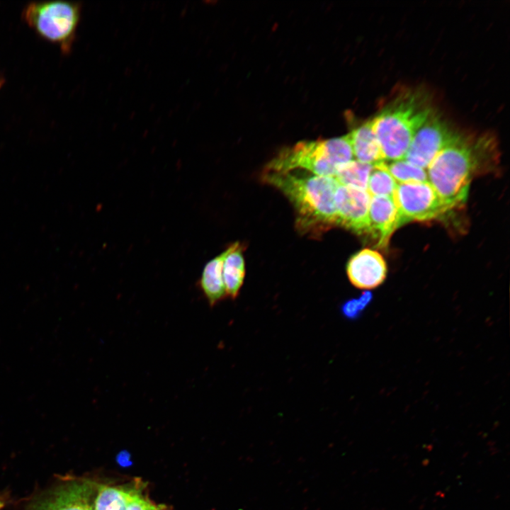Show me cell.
I'll return each instance as SVG.
<instances>
[{"label":"cell","mask_w":510,"mask_h":510,"mask_svg":"<svg viewBox=\"0 0 510 510\" xmlns=\"http://www.w3.org/2000/svg\"><path fill=\"white\" fill-rule=\"evenodd\" d=\"M497 149L492 135L459 132L430 163L429 183L449 210L465 203L472 177L497 159Z\"/></svg>","instance_id":"obj_1"},{"label":"cell","mask_w":510,"mask_h":510,"mask_svg":"<svg viewBox=\"0 0 510 510\" xmlns=\"http://www.w3.org/2000/svg\"><path fill=\"white\" fill-rule=\"evenodd\" d=\"M264 180L280 190L298 212V227L324 231L336 225L334 196L339 183L334 177L307 174L264 172Z\"/></svg>","instance_id":"obj_2"},{"label":"cell","mask_w":510,"mask_h":510,"mask_svg":"<svg viewBox=\"0 0 510 510\" xmlns=\"http://www.w3.org/2000/svg\"><path fill=\"white\" fill-rule=\"evenodd\" d=\"M433 108L425 93L402 91L373 118L374 130L384 159H403L412 139Z\"/></svg>","instance_id":"obj_3"},{"label":"cell","mask_w":510,"mask_h":510,"mask_svg":"<svg viewBox=\"0 0 510 510\" xmlns=\"http://www.w3.org/2000/svg\"><path fill=\"white\" fill-rule=\"evenodd\" d=\"M78 2L50 1L29 3L23 11L25 22L42 38L60 46L68 53L80 21Z\"/></svg>","instance_id":"obj_4"},{"label":"cell","mask_w":510,"mask_h":510,"mask_svg":"<svg viewBox=\"0 0 510 510\" xmlns=\"http://www.w3.org/2000/svg\"><path fill=\"white\" fill-rule=\"evenodd\" d=\"M336 168L324 140L300 142L283 149L268 164L264 172L284 173L300 169L317 176L334 178Z\"/></svg>","instance_id":"obj_5"},{"label":"cell","mask_w":510,"mask_h":510,"mask_svg":"<svg viewBox=\"0 0 510 510\" xmlns=\"http://www.w3.org/2000/svg\"><path fill=\"white\" fill-rule=\"evenodd\" d=\"M458 132L433 109L414 135L403 159L422 169L428 167Z\"/></svg>","instance_id":"obj_6"},{"label":"cell","mask_w":510,"mask_h":510,"mask_svg":"<svg viewBox=\"0 0 510 510\" xmlns=\"http://www.w3.org/2000/svg\"><path fill=\"white\" fill-rule=\"evenodd\" d=\"M392 197L402 224L433 220L449 210L428 181L399 183Z\"/></svg>","instance_id":"obj_7"},{"label":"cell","mask_w":510,"mask_h":510,"mask_svg":"<svg viewBox=\"0 0 510 510\" xmlns=\"http://www.w3.org/2000/svg\"><path fill=\"white\" fill-rule=\"evenodd\" d=\"M370 199L366 189L339 184L334 196L336 225L357 234H368Z\"/></svg>","instance_id":"obj_8"},{"label":"cell","mask_w":510,"mask_h":510,"mask_svg":"<svg viewBox=\"0 0 510 510\" xmlns=\"http://www.w3.org/2000/svg\"><path fill=\"white\" fill-rule=\"evenodd\" d=\"M387 264L377 251L363 249L353 254L346 265V273L352 285L359 289H373L386 278Z\"/></svg>","instance_id":"obj_9"},{"label":"cell","mask_w":510,"mask_h":510,"mask_svg":"<svg viewBox=\"0 0 510 510\" xmlns=\"http://www.w3.org/2000/svg\"><path fill=\"white\" fill-rule=\"evenodd\" d=\"M402 225L393 197L371 196L368 210V231L377 240V246L385 249L392 233Z\"/></svg>","instance_id":"obj_10"},{"label":"cell","mask_w":510,"mask_h":510,"mask_svg":"<svg viewBox=\"0 0 510 510\" xmlns=\"http://www.w3.org/2000/svg\"><path fill=\"white\" fill-rule=\"evenodd\" d=\"M94 489L91 482H74L40 500L33 510H93Z\"/></svg>","instance_id":"obj_11"},{"label":"cell","mask_w":510,"mask_h":510,"mask_svg":"<svg viewBox=\"0 0 510 510\" xmlns=\"http://www.w3.org/2000/svg\"><path fill=\"white\" fill-rule=\"evenodd\" d=\"M348 134L357 161L371 165L384 162L373 119L368 120Z\"/></svg>","instance_id":"obj_12"},{"label":"cell","mask_w":510,"mask_h":510,"mask_svg":"<svg viewBox=\"0 0 510 510\" xmlns=\"http://www.w3.org/2000/svg\"><path fill=\"white\" fill-rule=\"evenodd\" d=\"M228 247L206 263L198 280V286L210 307L216 305L227 296L222 277L223 263Z\"/></svg>","instance_id":"obj_13"},{"label":"cell","mask_w":510,"mask_h":510,"mask_svg":"<svg viewBox=\"0 0 510 510\" xmlns=\"http://www.w3.org/2000/svg\"><path fill=\"white\" fill-rule=\"evenodd\" d=\"M244 246L237 242L228 246V252L225 258L222 277L226 295L235 299L243 285L245 276V265L243 256Z\"/></svg>","instance_id":"obj_14"},{"label":"cell","mask_w":510,"mask_h":510,"mask_svg":"<svg viewBox=\"0 0 510 510\" xmlns=\"http://www.w3.org/2000/svg\"><path fill=\"white\" fill-rule=\"evenodd\" d=\"M132 489L125 486H97L93 510H126Z\"/></svg>","instance_id":"obj_15"},{"label":"cell","mask_w":510,"mask_h":510,"mask_svg":"<svg viewBox=\"0 0 510 510\" xmlns=\"http://www.w3.org/2000/svg\"><path fill=\"white\" fill-rule=\"evenodd\" d=\"M373 166L352 160L336 168L335 178L339 184L367 190Z\"/></svg>","instance_id":"obj_16"},{"label":"cell","mask_w":510,"mask_h":510,"mask_svg":"<svg viewBox=\"0 0 510 510\" xmlns=\"http://www.w3.org/2000/svg\"><path fill=\"white\" fill-rule=\"evenodd\" d=\"M373 166L367 191L373 196L392 197L397 184L390 174L387 164L382 162Z\"/></svg>","instance_id":"obj_17"},{"label":"cell","mask_w":510,"mask_h":510,"mask_svg":"<svg viewBox=\"0 0 510 510\" xmlns=\"http://www.w3.org/2000/svg\"><path fill=\"white\" fill-rule=\"evenodd\" d=\"M387 167L394 179L400 183L428 181V176L424 169L404 159L393 161L387 164Z\"/></svg>","instance_id":"obj_18"},{"label":"cell","mask_w":510,"mask_h":510,"mask_svg":"<svg viewBox=\"0 0 510 510\" xmlns=\"http://www.w3.org/2000/svg\"><path fill=\"white\" fill-rule=\"evenodd\" d=\"M372 299V293L370 291L366 290L358 298H353L346 301L341 306V312L346 318L351 319H356L370 304Z\"/></svg>","instance_id":"obj_19"},{"label":"cell","mask_w":510,"mask_h":510,"mask_svg":"<svg viewBox=\"0 0 510 510\" xmlns=\"http://www.w3.org/2000/svg\"><path fill=\"white\" fill-rule=\"evenodd\" d=\"M166 506L157 504L144 495L136 487H133L129 497L126 510H166Z\"/></svg>","instance_id":"obj_20"},{"label":"cell","mask_w":510,"mask_h":510,"mask_svg":"<svg viewBox=\"0 0 510 510\" xmlns=\"http://www.w3.org/2000/svg\"><path fill=\"white\" fill-rule=\"evenodd\" d=\"M1 85H2V81H1V79H0V88H1Z\"/></svg>","instance_id":"obj_21"},{"label":"cell","mask_w":510,"mask_h":510,"mask_svg":"<svg viewBox=\"0 0 510 510\" xmlns=\"http://www.w3.org/2000/svg\"><path fill=\"white\" fill-rule=\"evenodd\" d=\"M1 505H2V504L0 502V507H1Z\"/></svg>","instance_id":"obj_22"}]
</instances>
